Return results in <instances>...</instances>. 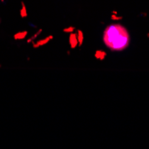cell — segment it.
<instances>
[{"mask_svg":"<svg viewBox=\"0 0 149 149\" xmlns=\"http://www.w3.org/2000/svg\"><path fill=\"white\" fill-rule=\"evenodd\" d=\"M104 41L110 49L120 51L128 47L130 43V36L123 26L113 24L108 26L105 29Z\"/></svg>","mask_w":149,"mask_h":149,"instance_id":"1","label":"cell"},{"mask_svg":"<svg viewBox=\"0 0 149 149\" xmlns=\"http://www.w3.org/2000/svg\"><path fill=\"white\" fill-rule=\"evenodd\" d=\"M70 44H71L72 48H75L76 46L79 44L78 38H77V34L72 33V34L70 35Z\"/></svg>","mask_w":149,"mask_h":149,"instance_id":"2","label":"cell"},{"mask_svg":"<svg viewBox=\"0 0 149 149\" xmlns=\"http://www.w3.org/2000/svg\"><path fill=\"white\" fill-rule=\"evenodd\" d=\"M77 38H78V41H79V45H81V43H82V39H83L82 32H81V31H78Z\"/></svg>","mask_w":149,"mask_h":149,"instance_id":"3","label":"cell"},{"mask_svg":"<svg viewBox=\"0 0 149 149\" xmlns=\"http://www.w3.org/2000/svg\"><path fill=\"white\" fill-rule=\"evenodd\" d=\"M73 31H74V28H73V27H70L69 29H65V30H64L65 32H72Z\"/></svg>","mask_w":149,"mask_h":149,"instance_id":"4","label":"cell"}]
</instances>
